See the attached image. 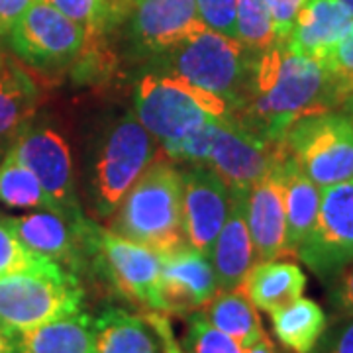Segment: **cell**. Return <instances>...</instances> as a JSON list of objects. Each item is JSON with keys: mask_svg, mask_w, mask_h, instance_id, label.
Segmentation results:
<instances>
[{"mask_svg": "<svg viewBox=\"0 0 353 353\" xmlns=\"http://www.w3.org/2000/svg\"><path fill=\"white\" fill-rule=\"evenodd\" d=\"M248 194L245 189H230V212L208 257L218 290H240L255 263L248 226Z\"/></svg>", "mask_w": 353, "mask_h": 353, "instance_id": "obj_18", "label": "cell"}, {"mask_svg": "<svg viewBox=\"0 0 353 353\" xmlns=\"http://www.w3.org/2000/svg\"><path fill=\"white\" fill-rule=\"evenodd\" d=\"M53 8L87 28L88 36L102 32L108 24V0H46Z\"/></svg>", "mask_w": 353, "mask_h": 353, "instance_id": "obj_32", "label": "cell"}, {"mask_svg": "<svg viewBox=\"0 0 353 353\" xmlns=\"http://www.w3.org/2000/svg\"><path fill=\"white\" fill-rule=\"evenodd\" d=\"M6 155L28 167L50 199L53 212L65 218H83L75 192V176L69 145L48 126H26Z\"/></svg>", "mask_w": 353, "mask_h": 353, "instance_id": "obj_10", "label": "cell"}, {"mask_svg": "<svg viewBox=\"0 0 353 353\" xmlns=\"http://www.w3.org/2000/svg\"><path fill=\"white\" fill-rule=\"evenodd\" d=\"M202 24L222 36L238 34V0H194Z\"/></svg>", "mask_w": 353, "mask_h": 353, "instance_id": "obj_33", "label": "cell"}, {"mask_svg": "<svg viewBox=\"0 0 353 353\" xmlns=\"http://www.w3.org/2000/svg\"><path fill=\"white\" fill-rule=\"evenodd\" d=\"M222 122L224 120H220V118L210 120V122L202 124L201 128H196L194 132L187 134L185 138L176 139L173 143L165 145L163 152L167 155V159H171V161H187V163L194 165L208 163L210 150H212L218 128H220Z\"/></svg>", "mask_w": 353, "mask_h": 353, "instance_id": "obj_30", "label": "cell"}, {"mask_svg": "<svg viewBox=\"0 0 353 353\" xmlns=\"http://www.w3.org/2000/svg\"><path fill=\"white\" fill-rule=\"evenodd\" d=\"M94 353H159L155 336L143 316L110 308L94 320Z\"/></svg>", "mask_w": 353, "mask_h": 353, "instance_id": "obj_25", "label": "cell"}, {"mask_svg": "<svg viewBox=\"0 0 353 353\" xmlns=\"http://www.w3.org/2000/svg\"><path fill=\"white\" fill-rule=\"evenodd\" d=\"M343 102L324 65L275 43L253 55L245 99L232 120L261 138L279 141L299 120L330 112Z\"/></svg>", "mask_w": 353, "mask_h": 353, "instance_id": "obj_1", "label": "cell"}, {"mask_svg": "<svg viewBox=\"0 0 353 353\" xmlns=\"http://www.w3.org/2000/svg\"><path fill=\"white\" fill-rule=\"evenodd\" d=\"M8 220L18 238L32 252L63 265L71 273H77L85 265L88 255L97 257L101 226L90 222L87 216L65 218L51 210H39Z\"/></svg>", "mask_w": 353, "mask_h": 353, "instance_id": "obj_11", "label": "cell"}, {"mask_svg": "<svg viewBox=\"0 0 353 353\" xmlns=\"http://www.w3.org/2000/svg\"><path fill=\"white\" fill-rule=\"evenodd\" d=\"M271 322L277 340L292 353L314 352L328 326L322 306L303 296L271 312Z\"/></svg>", "mask_w": 353, "mask_h": 353, "instance_id": "obj_24", "label": "cell"}, {"mask_svg": "<svg viewBox=\"0 0 353 353\" xmlns=\"http://www.w3.org/2000/svg\"><path fill=\"white\" fill-rule=\"evenodd\" d=\"M0 353H18L16 336L0 324Z\"/></svg>", "mask_w": 353, "mask_h": 353, "instance_id": "obj_40", "label": "cell"}, {"mask_svg": "<svg viewBox=\"0 0 353 353\" xmlns=\"http://www.w3.org/2000/svg\"><path fill=\"white\" fill-rule=\"evenodd\" d=\"M296 257L332 281L353 261V179L320 189L318 216Z\"/></svg>", "mask_w": 353, "mask_h": 353, "instance_id": "obj_8", "label": "cell"}, {"mask_svg": "<svg viewBox=\"0 0 353 353\" xmlns=\"http://www.w3.org/2000/svg\"><path fill=\"white\" fill-rule=\"evenodd\" d=\"M0 202L8 208H41L53 212L50 199L36 175L10 155L0 163Z\"/></svg>", "mask_w": 353, "mask_h": 353, "instance_id": "obj_27", "label": "cell"}, {"mask_svg": "<svg viewBox=\"0 0 353 353\" xmlns=\"http://www.w3.org/2000/svg\"><path fill=\"white\" fill-rule=\"evenodd\" d=\"M320 206V187L303 173L289 153L285 161V255H296L314 226Z\"/></svg>", "mask_w": 353, "mask_h": 353, "instance_id": "obj_22", "label": "cell"}, {"mask_svg": "<svg viewBox=\"0 0 353 353\" xmlns=\"http://www.w3.org/2000/svg\"><path fill=\"white\" fill-rule=\"evenodd\" d=\"M253 55L236 38L204 28L169 51V75L212 92L226 102L234 116L245 99Z\"/></svg>", "mask_w": 353, "mask_h": 353, "instance_id": "obj_3", "label": "cell"}, {"mask_svg": "<svg viewBox=\"0 0 353 353\" xmlns=\"http://www.w3.org/2000/svg\"><path fill=\"white\" fill-rule=\"evenodd\" d=\"M122 2L124 12L130 14V38L141 51L169 53L206 28L199 18L194 0Z\"/></svg>", "mask_w": 353, "mask_h": 353, "instance_id": "obj_14", "label": "cell"}, {"mask_svg": "<svg viewBox=\"0 0 353 353\" xmlns=\"http://www.w3.org/2000/svg\"><path fill=\"white\" fill-rule=\"evenodd\" d=\"M341 2H343V4H345V8L353 14V0H341Z\"/></svg>", "mask_w": 353, "mask_h": 353, "instance_id": "obj_42", "label": "cell"}, {"mask_svg": "<svg viewBox=\"0 0 353 353\" xmlns=\"http://www.w3.org/2000/svg\"><path fill=\"white\" fill-rule=\"evenodd\" d=\"M128 2H132V0H128Z\"/></svg>", "mask_w": 353, "mask_h": 353, "instance_id": "obj_43", "label": "cell"}, {"mask_svg": "<svg viewBox=\"0 0 353 353\" xmlns=\"http://www.w3.org/2000/svg\"><path fill=\"white\" fill-rule=\"evenodd\" d=\"M36 0H0V36H8L14 24Z\"/></svg>", "mask_w": 353, "mask_h": 353, "instance_id": "obj_39", "label": "cell"}, {"mask_svg": "<svg viewBox=\"0 0 353 353\" xmlns=\"http://www.w3.org/2000/svg\"><path fill=\"white\" fill-rule=\"evenodd\" d=\"M289 155L285 139L261 138L236 120H224L216 134L208 163L230 189L250 190Z\"/></svg>", "mask_w": 353, "mask_h": 353, "instance_id": "obj_12", "label": "cell"}, {"mask_svg": "<svg viewBox=\"0 0 353 353\" xmlns=\"http://www.w3.org/2000/svg\"><path fill=\"white\" fill-rule=\"evenodd\" d=\"M312 353H353V318L330 334L322 345Z\"/></svg>", "mask_w": 353, "mask_h": 353, "instance_id": "obj_38", "label": "cell"}, {"mask_svg": "<svg viewBox=\"0 0 353 353\" xmlns=\"http://www.w3.org/2000/svg\"><path fill=\"white\" fill-rule=\"evenodd\" d=\"M136 118L165 148L210 120L232 118V110L212 92L167 73L145 75L139 81Z\"/></svg>", "mask_w": 353, "mask_h": 353, "instance_id": "obj_4", "label": "cell"}, {"mask_svg": "<svg viewBox=\"0 0 353 353\" xmlns=\"http://www.w3.org/2000/svg\"><path fill=\"white\" fill-rule=\"evenodd\" d=\"M112 232L159 255L187 245L183 218V173L165 159H155L116 208Z\"/></svg>", "mask_w": 353, "mask_h": 353, "instance_id": "obj_2", "label": "cell"}, {"mask_svg": "<svg viewBox=\"0 0 353 353\" xmlns=\"http://www.w3.org/2000/svg\"><path fill=\"white\" fill-rule=\"evenodd\" d=\"M143 320L150 324V328L155 332V336L161 340V345H163V353H185L181 350V345L176 343L175 334H173V328H171V322L169 318L165 316V312H159V310H150L145 312Z\"/></svg>", "mask_w": 353, "mask_h": 353, "instance_id": "obj_37", "label": "cell"}, {"mask_svg": "<svg viewBox=\"0 0 353 353\" xmlns=\"http://www.w3.org/2000/svg\"><path fill=\"white\" fill-rule=\"evenodd\" d=\"M202 312L212 326L234 338L241 347L267 336L257 308L243 290H218Z\"/></svg>", "mask_w": 353, "mask_h": 353, "instance_id": "obj_26", "label": "cell"}, {"mask_svg": "<svg viewBox=\"0 0 353 353\" xmlns=\"http://www.w3.org/2000/svg\"><path fill=\"white\" fill-rule=\"evenodd\" d=\"M330 290V299L334 308L345 318H353V261L343 267L336 277Z\"/></svg>", "mask_w": 353, "mask_h": 353, "instance_id": "obj_36", "label": "cell"}, {"mask_svg": "<svg viewBox=\"0 0 353 353\" xmlns=\"http://www.w3.org/2000/svg\"><path fill=\"white\" fill-rule=\"evenodd\" d=\"M322 65L326 67V71L341 90L343 99L347 101L353 94V24Z\"/></svg>", "mask_w": 353, "mask_h": 353, "instance_id": "obj_34", "label": "cell"}, {"mask_svg": "<svg viewBox=\"0 0 353 353\" xmlns=\"http://www.w3.org/2000/svg\"><path fill=\"white\" fill-rule=\"evenodd\" d=\"M289 157V155H287ZM255 183L248 194V226L255 263L285 255V161Z\"/></svg>", "mask_w": 353, "mask_h": 353, "instance_id": "obj_17", "label": "cell"}, {"mask_svg": "<svg viewBox=\"0 0 353 353\" xmlns=\"http://www.w3.org/2000/svg\"><path fill=\"white\" fill-rule=\"evenodd\" d=\"M230 212V187L212 167L194 165L183 173V218L190 248L210 257Z\"/></svg>", "mask_w": 353, "mask_h": 353, "instance_id": "obj_15", "label": "cell"}, {"mask_svg": "<svg viewBox=\"0 0 353 353\" xmlns=\"http://www.w3.org/2000/svg\"><path fill=\"white\" fill-rule=\"evenodd\" d=\"M306 289V275L296 263L290 261H257L250 269L241 289L255 308L275 312L294 303Z\"/></svg>", "mask_w": 353, "mask_h": 353, "instance_id": "obj_21", "label": "cell"}, {"mask_svg": "<svg viewBox=\"0 0 353 353\" xmlns=\"http://www.w3.org/2000/svg\"><path fill=\"white\" fill-rule=\"evenodd\" d=\"M287 150L320 189L353 179V120L347 114H316L299 120L285 136Z\"/></svg>", "mask_w": 353, "mask_h": 353, "instance_id": "obj_6", "label": "cell"}, {"mask_svg": "<svg viewBox=\"0 0 353 353\" xmlns=\"http://www.w3.org/2000/svg\"><path fill=\"white\" fill-rule=\"evenodd\" d=\"M39 104L36 81L6 57H0V141L16 138Z\"/></svg>", "mask_w": 353, "mask_h": 353, "instance_id": "obj_23", "label": "cell"}, {"mask_svg": "<svg viewBox=\"0 0 353 353\" xmlns=\"http://www.w3.org/2000/svg\"><path fill=\"white\" fill-rule=\"evenodd\" d=\"M55 261L32 252L24 241L18 238L16 230L6 216H0V279L26 273V271H38L48 269Z\"/></svg>", "mask_w": 353, "mask_h": 353, "instance_id": "obj_29", "label": "cell"}, {"mask_svg": "<svg viewBox=\"0 0 353 353\" xmlns=\"http://www.w3.org/2000/svg\"><path fill=\"white\" fill-rule=\"evenodd\" d=\"M10 48L24 61L41 71L61 69L85 50L87 28L67 18L46 0H36L8 34Z\"/></svg>", "mask_w": 353, "mask_h": 353, "instance_id": "obj_7", "label": "cell"}, {"mask_svg": "<svg viewBox=\"0 0 353 353\" xmlns=\"http://www.w3.org/2000/svg\"><path fill=\"white\" fill-rule=\"evenodd\" d=\"M218 292L210 259L189 243L161 255V312L187 316L204 308Z\"/></svg>", "mask_w": 353, "mask_h": 353, "instance_id": "obj_16", "label": "cell"}, {"mask_svg": "<svg viewBox=\"0 0 353 353\" xmlns=\"http://www.w3.org/2000/svg\"><path fill=\"white\" fill-rule=\"evenodd\" d=\"M97 263L112 287L130 303L161 312V255L128 240L112 230L101 228Z\"/></svg>", "mask_w": 353, "mask_h": 353, "instance_id": "obj_13", "label": "cell"}, {"mask_svg": "<svg viewBox=\"0 0 353 353\" xmlns=\"http://www.w3.org/2000/svg\"><path fill=\"white\" fill-rule=\"evenodd\" d=\"M81 304L83 287L79 279L59 263L0 279V324L14 336L75 314Z\"/></svg>", "mask_w": 353, "mask_h": 353, "instance_id": "obj_5", "label": "cell"}, {"mask_svg": "<svg viewBox=\"0 0 353 353\" xmlns=\"http://www.w3.org/2000/svg\"><path fill=\"white\" fill-rule=\"evenodd\" d=\"M185 341L190 353H243L240 343L212 326L204 312H192L189 316Z\"/></svg>", "mask_w": 353, "mask_h": 353, "instance_id": "obj_31", "label": "cell"}, {"mask_svg": "<svg viewBox=\"0 0 353 353\" xmlns=\"http://www.w3.org/2000/svg\"><path fill=\"white\" fill-rule=\"evenodd\" d=\"M352 24L353 14L341 0H304L285 46L296 55L324 63Z\"/></svg>", "mask_w": 353, "mask_h": 353, "instance_id": "obj_19", "label": "cell"}, {"mask_svg": "<svg viewBox=\"0 0 353 353\" xmlns=\"http://www.w3.org/2000/svg\"><path fill=\"white\" fill-rule=\"evenodd\" d=\"M94 320L79 310L24 330L16 334L18 353H94Z\"/></svg>", "mask_w": 353, "mask_h": 353, "instance_id": "obj_20", "label": "cell"}, {"mask_svg": "<svg viewBox=\"0 0 353 353\" xmlns=\"http://www.w3.org/2000/svg\"><path fill=\"white\" fill-rule=\"evenodd\" d=\"M155 138L136 116L120 120L102 145L94 167V194L102 216L112 214L153 161Z\"/></svg>", "mask_w": 353, "mask_h": 353, "instance_id": "obj_9", "label": "cell"}, {"mask_svg": "<svg viewBox=\"0 0 353 353\" xmlns=\"http://www.w3.org/2000/svg\"><path fill=\"white\" fill-rule=\"evenodd\" d=\"M345 108H347V116L353 120V94L345 101Z\"/></svg>", "mask_w": 353, "mask_h": 353, "instance_id": "obj_41", "label": "cell"}, {"mask_svg": "<svg viewBox=\"0 0 353 353\" xmlns=\"http://www.w3.org/2000/svg\"><path fill=\"white\" fill-rule=\"evenodd\" d=\"M267 4H269L277 43H285L294 28L296 16L303 8L304 0H267Z\"/></svg>", "mask_w": 353, "mask_h": 353, "instance_id": "obj_35", "label": "cell"}, {"mask_svg": "<svg viewBox=\"0 0 353 353\" xmlns=\"http://www.w3.org/2000/svg\"><path fill=\"white\" fill-rule=\"evenodd\" d=\"M236 39L253 53L269 50L277 43L267 0H238Z\"/></svg>", "mask_w": 353, "mask_h": 353, "instance_id": "obj_28", "label": "cell"}]
</instances>
